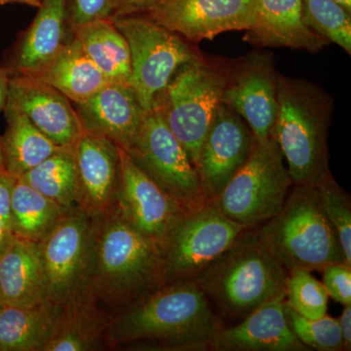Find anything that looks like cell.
Instances as JSON below:
<instances>
[{
	"instance_id": "21",
	"label": "cell",
	"mask_w": 351,
	"mask_h": 351,
	"mask_svg": "<svg viewBox=\"0 0 351 351\" xmlns=\"http://www.w3.org/2000/svg\"><path fill=\"white\" fill-rule=\"evenodd\" d=\"M38 12L14 50L10 75H31L69 43L68 0H40Z\"/></svg>"
},
{
	"instance_id": "33",
	"label": "cell",
	"mask_w": 351,
	"mask_h": 351,
	"mask_svg": "<svg viewBox=\"0 0 351 351\" xmlns=\"http://www.w3.org/2000/svg\"><path fill=\"white\" fill-rule=\"evenodd\" d=\"M285 300L297 313L309 319H319L327 314L329 295L323 283L306 270L288 271Z\"/></svg>"
},
{
	"instance_id": "38",
	"label": "cell",
	"mask_w": 351,
	"mask_h": 351,
	"mask_svg": "<svg viewBox=\"0 0 351 351\" xmlns=\"http://www.w3.org/2000/svg\"><path fill=\"white\" fill-rule=\"evenodd\" d=\"M341 338L345 350H351V306H346L345 311L338 318Z\"/></svg>"
},
{
	"instance_id": "17",
	"label": "cell",
	"mask_w": 351,
	"mask_h": 351,
	"mask_svg": "<svg viewBox=\"0 0 351 351\" xmlns=\"http://www.w3.org/2000/svg\"><path fill=\"white\" fill-rule=\"evenodd\" d=\"M5 108L25 114L58 147L75 145L83 131L71 100L32 76L10 75Z\"/></svg>"
},
{
	"instance_id": "2",
	"label": "cell",
	"mask_w": 351,
	"mask_h": 351,
	"mask_svg": "<svg viewBox=\"0 0 351 351\" xmlns=\"http://www.w3.org/2000/svg\"><path fill=\"white\" fill-rule=\"evenodd\" d=\"M334 99L306 80L277 75L276 141L293 186H315L329 173L328 132Z\"/></svg>"
},
{
	"instance_id": "13",
	"label": "cell",
	"mask_w": 351,
	"mask_h": 351,
	"mask_svg": "<svg viewBox=\"0 0 351 351\" xmlns=\"http://www.w3.org/2000/svg\"><path fill=\"white\" fill-rule=\"evenodd\" d=\"M258 0H165L145 17L189 43L212 40L230 31H249Z\"/></svg>"
},
{
	"instance_id": "30",
	"label": "cell",
	"mask_w": 351,
	"mask_h": 351,
	"mask_svg": "<svg viewBox=\"0 0 351 351\" xmlns=\"http://www.w3.org/2000/svg\"><path fill=\"white\" fill-rule=\"evenodd\" d=\"M302 21L313 32L351 55V13L334 0H302Z\"/></svg>"
},
{
	"instance_id": "10",
	"label": "cell",
	"mask_w": 351,
	"mask_h": 351,
	"mask_svg": "<svg viewBox=\"0 0 351 351\" xmlns=\"http://www.w3.org/2000/svg\"><path fill=\"white\" fill-rule=\"evenodd\" d=\"M128 152L134 161L189 213L207 204L195 166L154 108L145 112L137 140Z\"/></svg>"
},
{
	"instance_id": "35",
	"label": "cell",
	"mask_w": 351,
	"mask_h": 351,
	"mask_svg": "<svg viewBox=\"0 0 351 351\" xmlns=\"http://www.w3.org/2000/svg\"><path fill=\"white\" fill-rule=\"evenodd\" d=\"M323 286L328 295L343 306L351 304V267L332 263L322 270Z\"/></svg>"
},
{
	"instance_id": "8",
	"label": "cell",
	"mask_w": 351,
	"mask_h": 351,
	"mask_svg": "<svg viewBox=\"0 0 351 351\" xmlns=\"http://www.w3.org/2000/svg\"><path fill=\"white\" fill-rule=\"evenodd\" d=\"M123 34L131 56V86L145 110L152 108L154 98L178 69L201 56L175 32L147 17H112Z\"/></svg>"
},
{
	"instance_id": "31",
	"label": "cell",
	"mask_w": 351,
	"mask_h": 351,
	"mask_svg": "<svg viewBox=\"0 0 351 351\" xmlns=\"http://www.w3.org/2000/svg\"><path fill=\"white\" fill-rule=\"evenodd\" d=\"M283 311L291 330L309 350H345L339 321L336 318L326 314L319 319H309L297 313L286 300Z\"/></svg>"
},
{
	"instance_id": "40",
	"label": "cell",
	"mask_w": 351,
	"mask_h": 351,
	"mask_svg": "<svg viewBox=\"0 0 351 351\" xmlns=\"http://www.w3.org/2000/svg\"><path fill=\"white\" fill-rule=\"evenodd\" d=\"M14 237L15 234H14L10 225L7 223L5 219L0 217V253L8 246Z\"/></svg>"
},
{
	"instance_id": "41",
	"label": "cell",
	"mask_w": 351,
	"mask_h": 351,
	"mask_svg": "<svg viewBox=\"0 0 351 351\" xmlns=\"http://www.w3.org/2000/svg\"><path fill=\"white\" fill-rule=\"evenodd\" d=\"M18 3L23 4V5H27L32 7H36L38 8L40 6V0H0V4L1 5H5V4Z\"/></svg>"
},
{
	"instance_id": "20",
	"label": "cell",
	"mask_w": 351,
	"mask_h": 351,
	"mask_svg": "<svg viewBox=\"0 0 351 351\" xmlns=\"http://www.w3.org/2000/svg\"><path fill=\"white\" fill-rule=\"evenodd\" d=\"M246 39L261 47H286L313 54L329 44L304 24L302 0H258L255 22Z\"/></svg>"
},
{
	"instance_id": "36",
	"label": "cell",
	"mask_w": 351,
	"mask_h": 351,
	"mask_svg": "<svg viewBox=\"0 0 351 351\" xmlns=\"http://www.w3.org/2000/svg\"><path fill=\"white\" fill-rule=\"evenodd\" d=\"M165 0H114L112 17L138 15L147 13Z\"/></svg>"
},
{
	"instance_id": "24",
	"label": "cell",
	"mask_w": 351,
	"mask_h": 351,
	"mask_svg": "<svg viewBox=\"0 0 351 351\" xmlns=\"http://www.w3.org/2000/svg\"><path fill=\"white\" fill-rule=\"evenodd\" d=\"M61 308L48 301L36 306L0 307V351L43 350Z\"/></svg>"
},
{
	"instance_id": "22",
	"label": "cell",
	"mask_w": 351,
	"mask_h": 351,
	"mask_svg": "<svg viewBox=\"0 0 351 351\" xmlns=\"http://www.w3.org/2000/svg\"><path fill=\"white\" fill-rule=\"evenodd\" d=\"M0 298L3 306H36L46 301L41 242L15 235L0 253Z\"/></svg>"
},
{
	"instance_id": "11",
	"label": "cell",
	"mask_w": 351,
	"mask_h": 351,
	"mask_svg": "<svg viewBox=\"0 0 351 351\" xmlns=\"http://www.w3.org/2000/svg\"><path fill=\"white\" fill-rule=\"evenodd\" d=\"M82 210H69L41 242L46 301L59 306L82 300L90 279L93 226Z\"/></svg>"
},
{
	"instance_id": "23",
	"label": "cell",
	"mask_w": 351,
	"mask_h": 351,
	"mask_svg": "<svg viewBox=\"0 0 351 351\" xmlns=\"http://www.w3.org/2000/svg\"><path fill=\"white\" fill-rule=\"evenodd\" d=\"M29 76L54 87L75 104L87 100L110 83L75 36L51 61Z\"/></svg>"
},
{
	"instance_id": "27",
	"label": "cell",
	"mask_w": 351,
	"mask_h": 351,
	"mask_svg": "<svg viewBox=\"0 0 351 351\" xmlns=\"http://www.w3.org/2000/svg\"><path fill=\"white\" fill-rule=\"evenodd\" d=\"M68 211L16 178L11 197V228L16 237L43 242Z\"/></svg>"
},
{
	"instance_id": "43",
	"label": "cell",
	"mask_w": 351,
	"mask_h": 351,
	"mask_svg": "<svg viewBox=\"0 0 351 351\" xmlns=\"http://www.w3.org/2000/svg\"><path fill=\"white\" fill-rule=\"evenodd\" d=\"M0 170H6L4 166L3 151H2V141L0 137Z\"/></svg>"
},
{
	"instance_id": "25",
	"label": "cell",
	"mask_w": 351,
	"mask_h": 351,
	"mask_svg": "<svg viewBox=\"0 0 351 351\" xmlns=\"http://www.w3.org/2000/svg\"><path fill=\"white\" fill-rule=\"evenodd\" d=\"M71 31L89 59L110 82L131 86L130 50L112 18L91 21L71 27Z\"/></svg>"
},
{
	"instance_id": "29",
	"label": "cell",
	"mask_w": 351,
	"mask_h": 351,
	"mask_svg": "<svg viewBox=\"0 0 351 351\" xmlns=\"http://www.w3.org/2000/svg\"><path fill=\"white\" fill-rule=\"evenodd\" d=\"M80 301L62 306L56 327L44 346V351L91 350L100 334V320Z\"/></svg>"
},
{
	"instance_id": "6",
	"label": "cell",
	"mask_w": 351,
	"mask_h": 351,
	"mask_svg": "<svg viewBox=\"0 0 351 351\" xmlns=\"http://www.w3.org/2000/svg\"><path fill=\"white\" fill-rule=\"evenodd\" d=\"M230 71L202 57L184 64L156 95L152 108L186 149L197 170L201 147L221 103Z\"/></svg>"
},
{
	"instance_id": "18",
	"label": "cell",
	"mask_w": 351,
	"mask_h": 351,
	"mask_svg": "<svg viewBox=\"0 0 351 351\" xmlns=\"http://www.w3.org/2000/svg\"><path fill=\"white\" fill-rule=\"evenodd\" d=\"M73 108L83 130L103 136L127 152L135 144L147 112L130 85L117 82Z\"/></svg>"
},
{
	"instance_id": "39",
	"label": "cell",
	"mask_w": 351,
	"mask_h": 351,
	"mask_svg": "<svg viewBox=\"0 0 351 351\" xmlns=\"http://www.w3.org/2000/svg\"><path fill=\"white\" fill-rule=\"evenodd\" d=\"M9 80L10 73L7 68L0 66V112L4 110L8 97Z\"/></svg>"
},
{
	"instance_id": "5",
	"label": "cell",
	"mask_w": 351,
	"mask_h": 351,
	"mask_svg": "<svg viewBox=\"0 0 351 351\" xmlns=\"http://www.w3.org/2000/svg\"><path fill=\"white\" fill-rule=\"evenodd\" d=\"M93 232L91 269L99 287L120 299L135 300L165 285L163 251L130 225L117 208Z\"/></svg>"
},
{
	"instance_id": "16",
	"label": "cell",
	"mask_w": 351,
	"mask_h": 351,
	"mask_svg": "<svg viewBox=\"0 0 351 351\" xmlns=\"http://www.w3.org/2000/svg\"><path fill=\"white\" fill-rule=\"evenodd\" d=\"M77 171V203L89 217H104L117 208L120 149L112 141L83 130L73 145Z\"/></svg>"
},
{
	"instance_id": "15",
	"label": "cell",
	"mask_w": 351,
	"mask_h": 351,
	"mask_svg": "<svg viewBox=\"0 0 351 351\" xmlns=\"http://www.w3.org/2000/svg\"><path fill=\"white\" fill-rule=\"evenodd\" d=\"M256 138L232 108L219 104L201 147L197 172L206 202L216 200L250 157Z\"/></svg>"
},
{
	"instance_id": "34",
	"label": "cell",
	"mask_w": 351,
	"mask_h": 351,
	"mask_svg": "<svg viewBox=\"0 0 351 351\" xmlns=\"http://www.w3.org/2000/svg\"><path fill=\"white\" fill-rule=\"evenodd\" d=\"M68 10L71 29L91 21L112 18L114 0H68Z\"/></svg>"
},
{
	"instance_id": "9",
	"label": "cell",
	"mask_w": 351,
	"mask_h": 351,
	"mask_svg": "<svg viewBox=\"0 0 351 351\" xmlns=\"http://www.w3.org/2000/svg\"><path fill=\"white\" fill-rule=\"evenodd\" d=\"M246 230L228 218L215 201L184 215L163 248L165 284L193 280Z\"/></svg>"
},
{
	"instance_id": "4",
	"label": "cell",
	"mask_w": 351,
	"mask_h": 351,
	"mask_svg": "<svg viewBox=\"0 0 351 351\" xmlns=\"http://www.w3.org/2000/svg\"><path fill=\"white\" fill-rule=\"evenodd\" d=\"M253 230L263 248L287 271H322L332 263H346L315 186H294L281 211Z\"/></svg>"
},
{
	"instance_id": "44",
	"label": "cell",
	"mask_w": 351,
	"mask_h": 351,
	"mask_svg": "<svg viewBox=\"0 0 351 351\" xmlns=\"http://www.w3.org/2000/svg\"><path fill=\"white\" fill-rule=\"evenodd\" d=\"M3 306V304H2L1 298H0V307Z\"/></svg>"
},
{
	"instance_id": "37",
	"label": "cell",
	"mask_w": 351,
	"mask_h": 351,
	"mask_svg": "<svg viewBox=\"0 0 351 351\" xmlns=\"http://www.w3.org/2000/svg\"><path fill=\"white\" fill-rule=\"evenodd\" d=\"M13 177L6 170H0V217L11 226V197L14 182Z\"/></svg>"
},
{
	"instance_id": "12",
	"label": "cell",
	"mask_w": 351,
	"mask_h": 351,
	"mask_svg": "<svg viewBox=\"0 0 351 351\" xmlns=\"http://www.w3.org/2000/svg\"><path fill=\"white\" fill-rule=\"evenodd\" d=\"M119 149L121 165L117 211L163 251L171 232L189 212L166 193L134 161L128 152Z\"/></svg>"
},
{
	"instance_id": "1",
	"label": "cell",
	"mask_w": 351,
	"mask_h": 351,
	"mask_svg": "<svg viewBox=\"0 0 351 351\" xmlns=\"http://www.w3.org/2000/svg\"><path fill=\"white\" fill-rule=\"evenodd\" d=\"M219 327L195 280L178 281L134 302L113 325V339L157 341L173 350H208Z\"/></svg>"
},
{
	"instance_id": "14",
	"label": "cell",
	"mask_w": 351,
	"mask_h": 351,
	"mask_svg": "<svg viewBox=\"0 0 351 351\" xmlns=\"http://www.w3.org/2000/svg\"><path fill=\"white\" fill-rule=\"evenodd\" d=\"M277 75L274 57L255 51L230 71L221 103L250 127L256 140L271 137L277 112Z\"/></svg>"
},
{
	"instance_id": "19",
	"label": "cell",
	"mask_w": 351,
	"mask_h": 351,
	"mask_svg": "<svg viewBox=\"0 0 351 351\" xmlns=\"http://www.w3.org/2000/svg\"><path fill=\"white\" fill-rule=\"evenodd\" d=\"M285 299L258 307L232 327H219L211 350L219 351H307L289 326Z\"/></svg>"
},
{
	"instance_id": "28",
	"label": "cell",
	"mask_w": 351,
	"mask_h": 351,
	"mask_svg": "<svg viewBox=\"0 0 351 351\" xmlns=\"http://www.w3.org/2000/svg\"><path fill=\"white\" fill-rule=\"evenodd\" d=\"M18 178L64 209H73V204L77 202V171L73 145L60 147L52 156Z\"/></svg>"
},
{
	"instance_id": "3",
	"label": "cell",
	"mask_w": 351,
	"mask_h": 351,
	"mask_svg": "<svg viewBox=\"0 0 351 351\" xmlns=\"http://www.w3.org/2000/svg\"><path fill=\"white\" fill-rule=\"evenodd\" d=\"M288 271L246 230L193 280L219 313L239 320L277 299H286Z\"/></svg>"
},
{
	"instance_id": "42",
	"label": "cell",
	"mask_w": 351,
	"mask_h": 351,
	"mask_svg": "<svg viewBox=\"0 0 351 351\" xmlns=\"http://www.w3.org/2000/svg\"><path fill=\"white\" fill-rule=\"evenodd\" d=\"M334 1H336L337 3H339V5L343 6L348 12L351 13V0H334Z\"/></svg>"
},
{
	"instance_id": "32",
	"label": "cell",
	"mask_w": 351,
	"mask_h": 351,
	"mask_svg": "<svg viewBox=\"0 0 351 351\" xmlns=\"http://www.w3.org/2000/svg\"><path fill=\"white\" fill-rule=\"evenodd\" d=\"M321 207L338 234L346 263L351 267V204L348 195L334 179L332 173L315 184Z\"/></svg>"
},
{
	"instance_id": "7",
	"label": "cell",
	"mask_w": 351,
	"mask_h": 351,
	"mask_svg": "<svg viewBox=\"0 0 351 351\" xmlns=\"http://www.w3.org/2000/svg\"><path fill=\"white\" fill-rule=\"evenodd\" d=\"M274 138L256 140L247 162L228 182L215 202L228 218L247 230L281 211L293 186Z\"/></svg>"
},
{
	"instance_id": "26",
	"label": "cell",
	"mask_w": 351,
	"mask_h": 351,
	"mask_svg": "<svg viewBox=\"0 0 351 351\" xmlns=\"http://www.w3.org/2000/svg\"><path fill=\"white\" fill-rule=\"evenodd\" d=\"M7 129L2 141L4 166L13 177H21L52 156L61 147L36 128L17 110L5 108Z\"/></svg>"
}]
</instances>
